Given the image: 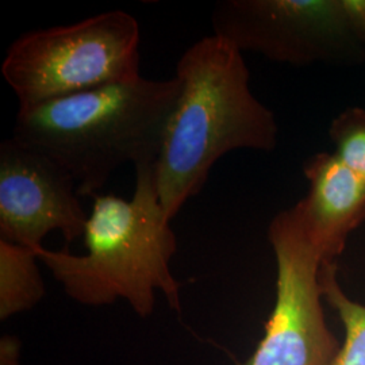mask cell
Wrapping results in <instances>:
<instances>
[{
	"label": "cell",
	"mask_w": 365,
	"mask_h": 365,
	"mask_svg": "<svg viewBox=\"0 0 365 365\" xmlns=\"http://www.w3.org/2000/svg\"><path fill=\"white\" fill-rule=\"evenodd\" d=\"M175 78L180 95L155 161V182L172 221L197 195L215 163L233 150L272 152L279 144L274 111L253 95L242 52L218 36L182 53Z\"/></svg>",
	"instance_id": "6da1fadb"
},
{
	"label": "cell",
	"mask_w": 365,
	"mask_h": 365,
	"mask_svg": "<svg viewBox=\"0 0 365 365\" xmlns=\"http://www.w3.org/2000/svg\"><path fill=\"white\" fill-rule=\"evenodd\" d=\"M329 135L339 160L365 179V108L349 107L330 123Z\"/></svg>",
	"instance_id": "8fae6325"
},
{
	"label": "cell",
	"mask_w": 365,
	"mask_h": 365,
	"mask_svg": "<svg viewBox=\"0 0 365 365\" xmlns=\"http://www.w3.org/2000/svg\"><path fill=\"white\" fill-rule=\"evenodd\" d=\"M303 173L309 191L298 206L324 260L336 261L351 233L364 223L365 179L327 152L310 157Z\"/></svg>",
	"instance_id": "ba28073f"
},
{
	"label": "cell",
	"mask_w": 365,
	"mask_h": 365,
	"mask_svg": "<svg viewBox=\"0 0 365 365\" xmlns=\"http://www.w3.org/2000/svg\"><path fill=\"white\" fill-rule=\"evenodd\" d=\"M211 25L214 36L238 51L274 63H365L345 0H223L212 10Z\"/></svg>",
	"instance_id": "8992f818"
},
{
	"label": "cell",
	"mask_w": 365,
	"mask_h": 365,
	"mask_svg": "<svg viewBox=\"0 0 365 365\" xmlns=\"http://www.w3.org/2000/svg\"><path fill=\"white\" fill-rule=\"evenodd\" d=\"M179 95L178 78L141 76L19 106L11 138L64 168L78 195L93 197L119 167L155 164Z\"/></svg>",
	"instance_id": "7a4b0ae2"
},
{
	"label": "cell",
	"mask_w": 365,
	"mask_h": 365,
	"mask_svg": "<svg viewBox=\"0 0 365 365\" xmlns=\"http://www.w3.org/2000/svg\"><path fill=\"white\" fill-rule=\"evenodd\" d=\"M78 184L51 158L13 138L0 145V240L38 252L60 232L68 244L84 235L88 215Z\"/></svg>",
	"instance_id": "52a82bcc"
},
{
	"label": "cell",
	"mask_w": 365,
	"mask_h": 365,
	"mask_svg": "<svg viewBox=\"0 0 365 365\" xmlns=\"http://www.w3.org/2000/svg\"><path fill=\"white\" fill-rule=\"evenodd\" d=\"M1 75L19 106L137 80L140 25L130 14L115 10L29 31L9 48Z\"/></svg>",
	"instance_id": "277c9868"
},
{
	"label": "cell",
	"mask_w": 365,
	"mask_h": 365,
	"mask_svg": "<svg viewBox=\"0 0 365 365\" xmlns=\"http://www.w3.org/2000/svg\"><path fill=\"white\" fill-rule=\"evenodd\" d=\"M38 256L31 249L0 240V319L31 310L45 295Z\"/></svg>",
	"instance_id": "9c48e42d"
},
{
	"label": "cell",
	"mask_w": 365,
	"mask_h": 365,
	"mask_svg": "<svg viewBox=\"0 0 365 365\" xmlns=\"http://www.w3.org/2000/svg\"><path fill=\"white\" fill-rule=\"evenodd\" d=\"M16 341L10 337L1 341V365H18Z\"/></svg>",
	"instance_id": "4fadbf2b"
},
{
	"label": "cell",
	"mask_w": 365,
	"mask_h": 365,
	"mask_svg": "<svg viewBox=\"0 0 365 365\" xmlns=\"http://www.w3.org/2000/svg\"><path fill=\"white\" fill-rule=\"evenodd\" d=\"M319 286L324 299L345 327V342L333 365H365V304L351 299L339 286L336 261L322 262Z\"/></svg>",
	"instance_id": "30bf717a"
},
{
	"label": "cell",
	"mask_w": 365,
	"mask_h": 365,
	"mask_svg": "<svg viewBox=\"0 0 365 365\" xmlns=\"http://www.w3.org/2000/svg\"><path fill=\"white\" fill-rule=\"evenodd\" d=\"M276 260V298L264 337L238 365H333L341 344L327 327L319 271L324 256L298 203L268 227Z\"/></svg>",
	"instance_id": "5b68a950"
},
{
	"label": "cell",
	"mask_w": 365,
	"mask_h": 365,
	"mask_svg": "<svg viewBox=\"0 0 365 365\" xmlns=\"http://www.w3.org/2000/svg\"><path fill=\"white\" fill-rule=\"evenodd\" d=\"M83 240L86 255L37 252L71 299L95 307L125 300L146 318L160 292L173 312H182V284L170 271L178 238L158 199L153 163L135 167L131 199L93 196Z\"/></svg>",
	"instance_id": "3957f363"
},
{
	"label": "cell",
	"mask_w": 365,
	"mask_h": 365,
	"mask_svg": "<svg viewBox=\"0 0 365 365\" xmlns=\"http://www.w3.org/2000/svg\"><path fill=\"white\" fill-rule=\"evenodd\" d=\"M354 34L365 54V0H345Z\"/></svg>",
	"instance_id": "7c38bea8"
}]
</instances>
